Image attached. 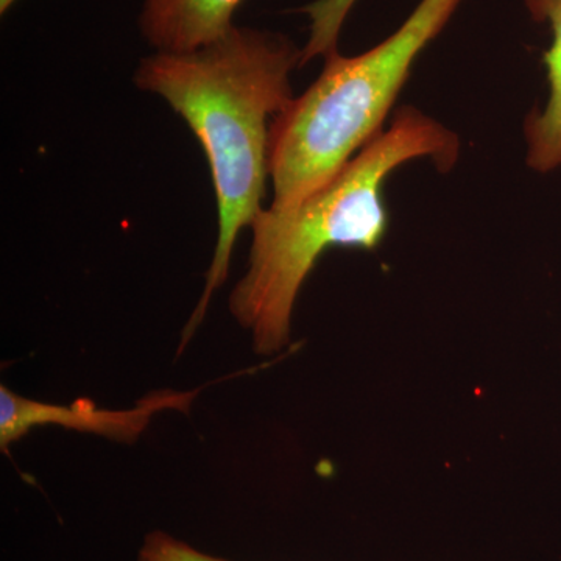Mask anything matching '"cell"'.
<instances>
[{
	"instance_id": "ba28073f",
	"label": "cell",
	"mask_w": 561,
	"mask_h": 561,
	"mask_svg": "<svg viewBox=\"0 0 561 561\" xmlns=\"http://www.w3.org/2000/svg\"><path fill=\"white\" fill-rule=\"evenodd\" d=\"M138 561H227L192 548L187 542L164 534L151 531L140 548Z\"/></svg>"
},
{
	"instance_id": "3957f363",
	"label": "cell",
	"mask_w": 561,
	"mask_h": 561,
	"mask_svg": "<svg viewBox=\"0 0 561 561\" xmlns=\"http://www.w3.org/2000/svg\"><path fill=\"white\" fill-rule=\"evenodd\" d=\"M460 2L421 0L404 24L378 46L357 57L334 51L324 58L319 79L272 122V210L297 208L381 131L416 57L448 24Z\"/></svg>"
},
{
	"instance_id": "277c9868",
	"label": "cell",
	"mask_w": 561,
	"mask_h": 561,
	"mask_svg": "<svg viewBox=\"0 0 561 561\" xmlns=\"http://www.w3.org/2000/svg\"><path fill=\"white\" fill-rule=\"evenodd\" d=\"M195 391L162 390L144 398L127 411H105L94 401L80 398L72 404H51L28 400L5 386L0 387V448L21 440L28 432L43 426L88 432L113 440L131 443L149 426L154 413L175 409L187 411L194 401Z\"/></svg>"
},
{
	"instance_id": "9c48e42d",
	"label": "cell",
	"mask_w": 561,
	"mask_h": 561,
	"mask_svg": "<svg viewBox=\"0 0 561 561\" xmlns=\"http://www.w3.org/2000/svg\"><path fill=\"white\" fill-rule=\"evenodd\" d=\"M14 2L16 0H0V13L5 14L14 5Z\"/></svg>"
},
{
	"instance_id": "6da1fadb",
	"label": "cell",
	"mask_w": 561,
	"mask_h": 561,
	"mask_svg": "<svg viewBox=\"0 0 561 561\" xmlns=\"http://www.w3.org/2000/svg\"><path fill=\"white\" fill-rule=\"evenodd\" d=\"M301 58L302 49L286 35L234 25L197 50L154 51L133 77L139 90L160 95L186 122L205 151L216 192L219 234L180 353L227 280L239 234L264 210L272 122L294 101L290 73Z\"/></svg>"
},
{
	"instance_id": "7a4b0ae2",
	"label": "cell",
	"mask_w": 561,
	"mask_h": 561,
	"mask_svg": "<svg viewBox=\"0 0 561 561\" xmlns=\"http://www.w3.org/2000/svg\"><path fill=\"white\" fill-rule=\"evenodd\" d=\"M459 138L415 108H401L323 187L297 208L262 210L251 224L250 264L231 291L230 311L261 356L289 343L291 312L324 251H371L389 228L383 183L405 162L431 158L442 172L459 158Z\"/></svg>"
},
{
	"instance_id": "5b68a950",
	"label": "cell",
	"mask_w": 561,
	"mask_h": 561,
	"mask_svg": "<svg viewBox=\"0 0 561 561\" xmlns=\"http://www.w3.org/2000/svg\"><path fill=\"white\" fill-rule=\"evenodd\" d=\"M242 0H142L139 31L154 51L181 54L208 46L234 27Z\"/></svg>"
},
{
	"instance_id": "8992f818",
	"label": "cell",
	"mask_w": 561,
	"mask_h": 561,
	"mask_svg": "<svg viewBox=\"0 0 561 561\" xmlns=\"http://www.w3.org/2000/svg\"><path fill=\"white\" fill-rule=\"evenodd\" d=\"M527 9L538 22H548L552 46L545 54L548 70L549 102L542 113L530 114L526 122L529 153L527 162L538 172H549L561 165V0H526Z\"/></svg>"
},
{
	"instance_id": "52a82bcc",
	"label": "cell",
	"mask_w": 561,
	"mask_h": 561,
	"mask_svg": "<svg viewBox=\"0 0 561 561\" xmlns=\"http://www.w3.org/2000/svg\"><path fill=\"white\" fill-rule=\"evenodd\" d=\"M357 0H313L302 13L311 20L309 39L302 47L301 66L317 57H330L337 51L339 35Z\"/></svg>"
}]
</instances>
